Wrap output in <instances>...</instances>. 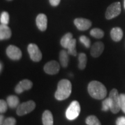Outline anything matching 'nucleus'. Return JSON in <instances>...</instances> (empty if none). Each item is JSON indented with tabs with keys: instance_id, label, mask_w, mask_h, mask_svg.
<instances>
[{
	"instance_id": "7c9ffc66",
	"label": "nucleus",
	"mask_w": 125,
	"mask_h": 125,
	"mask_svg": "<svg viewBox=\"0 0 125 125\" xmlns=\"http://www.w3.org/2000/svg\"><path fill=\"white\" fill-rule=\"evenodd\" d=\"M49 2L52 6L56 7L60 4V0H49Z\"/></svg>"
},
{
	"instance_id": "0eeeda50",
	"label": "nucleus",
	"mask_w": 125,
	"mask_h": 125,
	"mask_svg": "<svg viewBox=\"0 0 125 125\" xmlns=\"http://www.w3.org/2000/svg\"><path fill=\"white\" fill-rule=\"evenodd\" d=\"M27 51L30 59L33 62H38L42 58V54L38 46L35 43H30L28 45Z\"/></svg>"
},
{
	"instance_id": "412c9836",
	"label": "nucleus",
	"mask_w": 125,
	"mask_h": 125,
	"mask_svg": "<svg viewBox=\"0 0 125 125\" xmlns=\"http://www.w3.org/2000/svg\"><path fill=\"white\" fill-rule=\"evenodd\" d=\"M76 47V40L75 39H73L71 41V42L69 43L68 46H67V52L70 55H73L74 56H76L77 52H76V50L75 49Z\"/></svg>"
},
{
	"instance_id": "bb28decb",
	"label": "nucleus",
	"mask_w": 125,
	"mask_h": 125,
	"mask_svg": "<svg viewBox=\"0 0 125 125\" xmlns=\"http://www.w3.org/2000/svg\"><path fill=\"white\" fill-rule=\"evenodd\" d=\"M8 103L4 100H0V112L1 114L5 113L8 109Z\"/></svg>"
},
{
	"instance_id": "f8f14e48",
	"label": "nucleus",
	"mask_w": 125,
	"mask_h": 125,
	"mask_svg": "<svg viewBox=\"0 0 125 125\" xmlns=\"http://www.w3.org/2000/svg\"><path fill=\"white\" fill-rule=\"evenodd\" d=\"M104 50V45L102 42H96L92 45L90 54L93 57H98L102 54Z\"/></svg>"
},
{
	"instance_id": "423d86ee",
	"label": "nucleus",
	"mask_w": 125,
	"mask_h": 125,
	"mask_svg": "<svg viewBox=\"0 0 125 125\" xmlns=\"http://www.w3.org/2000/svg\"><path fill=\"white\" fill-rule=\"evenodd\" d=\"M121 12V5L119 2L112 3L107 8L105 12V18L108 20L116 18Z\"/></svg>"
},
{
	"instance_id": "473e14b6",
	"label": "nucleus",
	"mask_w": 125,
	"mask_h": 125,
	"mask_svg": "<svg viewBox=\"0 0 125 125\" xmlns=\"http://www.w3.org/2000/svg\"><path fill=\"white\" fill-rule=\"evenodd\" d=\"M0 68H1V69H0V71H1V72L2 71V68H3V65H2V62H1V64H0Z\"/></svg>"
},
{
	"instance_id": "c85d7f7f",
	"label": "nucleus",
	"mask_w": 125,
	"mask_h": 125,
	"mask_svg": "<svg viewBox=\"0 0 125 125\" xmlns=\"http://www.w3.org/2000/svg\"><path fill=\"white\" fill-rule=\"evenodd\" d=\"M16 121L14 118L9 117L4 120L2 125H16Z\"/></svg>"
},
{
	"instance_id": "f3484780",
	"label": "nucleus",
	"mask_w": 125,
	"mask_h": 125,
	"mask_svg": "<svg viewBox=\"0 0 125 125\" xmlns=\"http://www.w3.org/2000/svg\"><path fill=\"white\" fill-rule=\"evenodd\" d=\"M68 52L67 51L62 50L61 51L59 54V60L60 64L62 67H67L68 66V62H69V57H68Z\"/></svg>"
},
{
	"instance_id": "72a5a7b5",
	"label": "nucleus",
	"mask_w": 125,
	"mask_h": 125,
	"mask_svg": "<svg viewBox=\"0 0 125 125\" xmlns=\"http://www.w3.org/2000/svg\"><path fill=\"white\" fill-rule=\"evenodd\" d=\"M124 7H125V0L124 1Z\"/></svg>"
},
{
	"instance_id": "f704fd0d",
	"label": "nucleus",
	"mask_w": 125,
	"mask_h": 125,
	"mask_svg": "<svg viewBox=\"0 0 125 125\" xmlns=\"http://www.w3.org/2000/svg\"><path fill=\"white\" fill-rule=\"evenodd\" d=\"M7 1H12V0H7Z\"/></svg>"
},
{
	"instance_id": "dca6fc26",
	"label": "nucleus",
	"mask_w": 125,
	"mask_h": 125,
	"mask_svg": "<svg viewBox=\"0 0 125 125\" xmlns=\"http://www.w3.org/2000/svg\"><path fill=\"white\" fill-rule=\"evenodd\" d=\"M42 123L43 125H53V117L49 110H46L42 114Z\"/></svg>"
},
{
	"instance_id": "f03ea898",
	"label": "nucleus",
	"mask_w": 125,
	"mask_h": 125,
	"mask_svg": "<svg viewBox=\"0 0 125 125\" xmlns=\"http://www.w3.org/2000/svg\"><path fill=\"white\" fill-rule=\"evenodd\" d=\"M71 91L72 85L71 82L65 79H62L58 83L54 97L57 100H64L69 97L71 95Z\"/></svg>"
},
{
	"instance_id": "a878e982",
	"label": "nucleus",
	"mask_w": 125,
	"mask_h": 125,
	"mask_svg": "<svg viewBox=\"0 0 125 125\" xmlns=\"http://www.w3.org/2000/svg\"><path fill=\"white\" fill-rule=\"evenodd\" d=\"M79 41H80V42L82 43V44H83V45L86 47V48H90L91 42H90V39L88 37H87L86 36H81V37H79Z\"/></svg>"
},
{
	"instance_id": "ddd939ff",
	"label": "nucleus",
	"mask_w": 125,
	"mask_h": 125,
	"mask_svg": "<svg viewBox=\"0 0 125 125\" xmlns=\"http://www.w3.org/2000/svg\"><path fill=\"white\" fill-rule=\"evenodd\" d=\"M36 24L38 29L42 31H44L47 29L48 26V19L45 14L40 13L36 18Z\"/></svg>"
},
{
	"instance_id": "b1692460",
	"label": "nucleus",
	"mask_w": 125,
	"mask_h": 125,
	"mask_svg": "<svg viewBox=\"0 0 125 125\" xmlns=\"http://www.w3.org/2000/svg\"><path fill=\"white\" fill-rule=\"evenodd\" d=\"M9 13L7 12H3L1 14V17H0V21L1 24H7L9 23Z\"/></svg>"
},
{
	"instance_id": "6e6552de",
	"label": "nucleus",
	"mask_w": 125,
	"mask_h": 125,
	"mask_svg": "<svg viewBox=\"0 0 125 125\" xmlns=\"http://www.w3.org/2000/svg\"><path fill=\"white\" fill-rule=\"evenodd\" d=\"M6 53L9 59L13 60H19L21 58L22 53L18 47L9 45L6 50Z\"/></svg>"
},
{
	"instance_id": "c756f323",
	"label": "nucleus",
	"mask_w": 125,
	"mask_h": 125,
	"mask_svg": "<svg viewBox=\"0 0 125 125\" xmlns=\"http://www.w3.org/2000/svg\"><path fill=\"white\" fill-rule=\"evenodd\" d=\"M116 125H125V117L121 116L116 119Z\"/></svg>"
},
{
	"instance_id": "4468645a",
	"label": "nucleus",
	"mask_w": 125,
	"mask_h": 125,
	"mask_svg": "<svg viewBox=\"0 0 125 125\" xmlns=\"http://www.w3.org/2000/svg\"><path fill=\"white\" fill-rule=\"evenodd\" d=\"M12 31L8 25L1 24L0 25V40H8L11 37Z\"/></svg>"
},
{
	"instance_id": "aec40b11",
	"label": "nucleus",
	"mask_w": 125,
	"mask_h": 125,
	"mask_svg": "<svg viewBox=\"0 0 125 125\" xmlns=\"http://www.w3.org/2000/svg\"><path fill=\"white\" fill-rule=\"evenodd\" d=\"M78 60H79V64H78V67L80 70H84L87 64V56L83 53H81L79 54L78 56Z\"/></svg>"
},
{
	"instance_id": "6ab92c4d",
	"label": "nucleus",
	"mask_w": 125,
	"mask_h": 125,
	"mask_svg": "<svg viewBox=\"0 0 125 125\" xmlns=\"http://www.w3.org/2000/svg\"><path fill=\"white\" fill-rule=\"evenodd\" d=\"M73 34L70 32L65 34L63 37H62L60 41L61 45L64 48H67L69 43L71 42V41L73 40Z\"/></svg>"
},
{
	"instance_id": "5701e85b",
	"label": "nucleus",
	"mask_w": 125,
	"mask_h": 125,
	"mask_svg": "<svg viewBox=\"0 0 125 125\" xmlns=\"http://www.w3.org/2000/svg\"><path fill=\"white\" fill-rule=\"evenodd\" d=\"M86 123L88 125H101L98 119L94 115L89 116L86 119Z\"/></svg>"
},
{
	"instance_id": "9b49d317",
	"label": "nucleus",
	"mask_w": 125,
	"mask_h": 125,
	"mask_svg": "<svg viewBox=\"0 0 125 125\" xmlns=\"http://www.w3.org/2000/svg\"><path fill=\"white\" fill-rule=\"evenodd\" d=\"M32 82L29 79H23L15 87V92L18 94L23 93L25 90H28L32 88Z\"/></svg>"
},
{
	"instance_id": "9d476101",
	"label": "nucleus",
	"mask_w": 125,
	"mask_h": 125,
	"mask_svg": "<svg viewBox=\"0 0 125 125\" xmlns=\"http://www.w3.org/2000/svg\"><path fill=\"white\" fill-rule=\"evenodd\" d=\"M74 23L76 28L81 31L87 30L92 26L91 21L85 18H76L74 20Z\"/></svg>"
},
{
	"instance_id": "4be33fe9",
	"label": "nucleus",
	"mask_w": 125,
	"mask_h": 125,
	"mask_svg": "<svg viewBox=\"0 0 125 125\" xmlns=\"http://www.w3.org/2000/svg\"><path fill=\"white\" fill-rule=\"evenodd\" d=\"M90 34L92 37L97 39L102 38L104 35V31L101 29H98V28H94V29H92L90 31Z\"/></svg>"
},
{
	"instance_id": "7ed1b4c3",
	"label": "nucleus",
	"mask_w": 125,
	"mask_h": 125,
	"mask_svg": "<svg viewBox=\"0 0 125 125\" xmlns=\"http://www.w3.org/2000/svg\"><path fill=\"white\" fill-rule=\"evenodd\" d=\"M81 112L80 104L78 101H73L67 108L65 115L68 120H74L79 116Z\"/></svg>"
},
{
	"instance_id": "2eb2a0df",
	"label": "nucleus",
	"mask_w": 125,
	"mask_h": 125,
	"mask_svg": "<svg viewBox=\"0 0 125 125\" xmlns=\"http://www.w3.org/2000/svg\"><path fill=\"white\" fill-rule=\"evenodd\" d=\"M110 34L112 40L115 42H119L122 38L123 32L120 27H114L111 31Z\"/></svg>"
},
{
	"instance_id": "a211bd4d",
	"label": "nucleus",
	"mask_w": 125,
	"mask_h": 125,
	"mask_svg": "<svg viewBox=\"0 0 125 125\" xmlns=\"http://www.w3.org/2000/svg\"><path fill=\"white\" fill-rule=\"evenodd\" d=\"M7 102L8 105L11 108H15L18 107L19 105V99L17 96L11 95L9 96L7 98Z\"/></svg>"
},
{
	"instance_id": "2f4dec72",
	"label": "nucleus",
	"mask_w": 125,
	"mask_h": 125,
	"mask_svg": "<svg viewBox=\"0 0 125 125\" xmlns=\"http://www.w3.org/2000/svg\"><path fill=\"white\" fill-rule=\"evenodd\" d=\"M4 121V116L3 115L0 116V125H2Z\"/></svg>"
},
{
	"instance_id": "f257e3e1",
	"label": "nucleus",
	"mask_w": 125,
	"mask_h": 125,
	"mask_svg": "<svg viewBox=\"0 0 125 125\" xmlns=\"http://www.w3.org/2000/svg\"><path fill=\"white\" fill-rule=\"evenodd\" d=\"M87 90L90 96L97 100H101L107 96V90L102 83L97 81H93L89 83Z\"/></svg>"
},
{
	"instance_id": "393cba45",
	"label": "nucleus",
	"mask_w": 125,
	"mask_h": 125,
	"mask_svg": "<svg viewBox=\"0 0 125 125\" xmlns=\"http://www.w3.org/2000/svg\"><path fill=\"white\" fill-rule=\"evenodd\" d=\"M111 105V103L110 98L109 97L105 98L102 102V110L103 111H107L108 110L110 109Z\"/></svg>"
},
{
	"instance_id": "cd10ccee",
	"label": "nucleus",
	"mask_w": 125,
	"mask_h": 125,
	"mask_svg": "<svg viewBox=\"0 0 125 125\" xmlns=\"http://www.w3.org/2000/svg\"><path fill=\"white\" fill-rule=\"evenodd\" d=\"M120 106L122 111L125 114V94L122 93L119 94Z\"/></svg>"
},
{
	"instance_id": "20e7f679",
	"label": "nucleus",
	"mask_w": 125,
	"mask_h": 125,
	"mask_svg": "<svg viewBox=\"0 0 125 125\" xmlns=\"http://www.w3.org/2000/svg\"><path fill=\"white\" fill-rule=\"evenodd\" d=\"M109 98L111 100V105L110 110L113 114H117L120 111V98L118 90L116 89H113L109 93Z\"/></svg>"
},
{
	"instance_id": "39448f33",
	"label": "nucleus",
	"mask_w": 125,
	"mask_h": 125,
	"mask_svg": "<svg viewBox=\"0 0 125 125\" xmlns=\"http://www.w3.org/2000/svg\"><path fill=\"white\" fill-rule=\"evenodd\" d=\"M35 103L32 100L24 102L19 105L17 107L16 113L19 116H23L30 113L35 108Z\"/></svg>"
},
{
	"instance_id": "1a4fd4ad",
	"label": "nucleus",
	"mask_w": 125,
	"mask_h": 125,
	"mask_svg": "<svg viewBox=\"0 0 125 125\" xmlns=\"http://www.w3.org/2000/svg\"><path fill=\"white\" fill-rule=\"evenodd\" d=\"M60 68V65L58 62L55 60H52L45 65L43 70L48 74L55 75L59 73Z\"/></svg>"
}]
</instances>
